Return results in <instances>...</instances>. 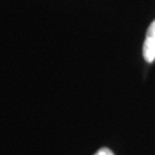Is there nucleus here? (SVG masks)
Here are the masks:
<instances>
[{
    "instance_id": "1",
    "label": "nucleus",
    "mask_w": 155,
    "mask_h": 155,
    "mask_svg": "<svg viewBox=\"0 0 155 155\" xmlns=\"http://www.w3.org/2000/svg\"><path fill=\"white\" fill-rule=\"evenodd\" d=\"M143 53L147 62H153L155 60V20L150 23V28L147 30Z\"/></svg>"
},
{
    "instance_id": "2",
    "label": "nucleus",
    "mask_w": 155,
    "mask_h": 155,
    "mask_svg": "<svg viewBox=\"0 0 155 155\" xmlns=\"http://www.w3.org/2000/svg\"><path fill=\"white\" fill-rule=\"evenodd\" d=\"M94 155H114V153L109 148H101V150H98Z\"/></svg>"
}]
</instances>
